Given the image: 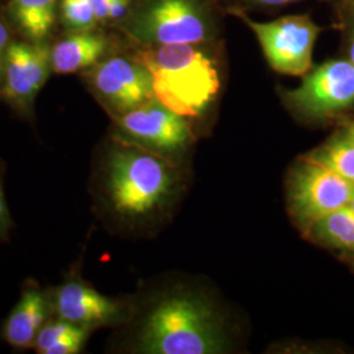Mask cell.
<instances>
[{"mask_svg": "<svg viewBox=\"0 0 354 354\" xmlns=\"http://www.w3.org/2000/svg\"><path fill=\"white\" fill-rule=\"evenodd\" d=\"M131 0H111L109 11H108V20L109 19H120L127 13Z\"/></svg>", "mask_w": 354, "mask_h": 354, "instance_id": "44dd1931", "label": "cell"}, {"mask_svg": "<svg viewBox=\"0 0 354 354\" xmlns=\"http://www.w3.org/2000/svg\"><path fill=\"white\" fill-rule=\"evenodd\" d=\"M51 67V51L41 44H11L4 58L3 93L12 102H29L45 84Z\"/></svg>", "mask_w": 354, "mask_h": 354, "instance_id": "30bf717a", "label": "cell"}, {"mask_svg": "<svg viewBox=\"0 0 354 354\" xmlns=\"http://www.w3.org/2000/svg\"><path fill=\"white\" fill-rule=\"evenodd\" d=\"M155 99L183 117H198L214 100L221 79L214 61L194 44L159 45L143 51Z\"/></svg>", "mask_w": 354, "mask_h": 354, "instance_id": "6da1fadb", "label": "cell"}, {"mask_svg": "<svg viewBox=\"0 0 354 354\" xmlns=\"http://www.w3.org/2000/svg\"><path fill=\"white\" fill-rule=\"evenodd\" d=\"M54 308L59 319L87 328L113 323L121 311L112 299L75 279L66 282L57 290Z\"/></svg>", "mask_w": 354, "mask_h": 354, "instance_id": "8fae6325", "label": "cell"}, {"mask_svg": "<svg viewBox=\"0 0 354 354\" xmlns=\"http://www.w3.org/2000/svg\"><path fill=\"white\" fill-rule=\"evenodd\" d=\"M342 133L354 143V120H348L340 127Z\"/></svg>", "mask_w": 354, "mask_h": 354, "instance_id": "d4e9b609", "label": "cell"}, {"mask_svg": "<svg viewBox=\"0 0 354 354\" xmlns=\"http://www.w3.org/2000/svg\"><path fill=\"white\" fill-rule=\"evenodd\" d=\"M306 234L320 245L354 254V213L348 205L319 218Z\"/></svg>", "mask_w": 354, "mask_h": 354, "instance_id": "5bb4252c", "label": "cell"}, {"mask_svg": "<svg viewBox=\"0 0 354 354\" xmlns=\"http://www.w3.org/2000/svg\"><path fill=\"white\" fill-rule=\"evenodd\" d=\"M62 13L64 23L77 30H87L99 21L91 0H64Z\"/></svg>", "mask_w": 354, "mask_h": 354, "instance_id": "e0dca14e", "label": "cell"}, {"mask_svg": "<svg viewBox=\"0 0 354 354\" xmlns=\"http://www.w3.org/2000/svg\"><path fill=\"white\" fill-rule=\"evenodd\" d=\"M118 127L127 143L165 158L185 150L193 138L185 117L156 99L122 113Z\"/></svg>", "mask_w": 354, "mask_h": 354, "instance_id": "52a82bcc", "label": "cell"}, {"mask_svg": "<svg viewBox=\"0 0 354 354\" xmlns=\"http://www.w3.org/2000/svg\"><path fill=\"white\" fill-rule=\"evenodd\" d=\"M251 4L256 6H283V4H289V3H295V1H301V0H245Z\"/></svg>", "mask_w": 354, "mask_h": 354, "instance_id": "cb8c5ba5", "label": "cell"}, {"mask_svg": "<svg viewBox=\"0 0 354 354\" xmlns=\"http://www.w3.org/2000/svg\"><path fill=\"white\" fill-rule=\"evenodd\" d=\"M140 349L153 354H207L222 351L221 332L209 306L177 295L158 304L140 332Z\"/></svg>", "mask_w": 354, "mask_h": 354, "instance_id": "7a4b0ae2", "label": "cell"}, {"mask_svg": "<svg viewBox=\"0 0 354 354\" xmlns=\"http://www.w3.org/2000/svg\"><path fill=\"white\" fill-rule=\"evenodd\" d=\"M8 226H10V213H8L6 197H4L1 183H0V238L6 234Z\"/></svg>", "mask_w": 354, "mask_h": 354, "instance_id": "ffe728a7", "label": "cell"}, {"mask_svg": "<svg viewBox=\"0 0 354 354\" xmlns=\"http://www.w3.org/2000/svg\"><path fill=\"white\" fill-rule=\"evenodd\" d=\"M48 299L42 291L35 286L26 288L4 326L7 342L15 348L33 345L48 317Z\"/></svg>", "mask_w": 354, "mask_h": 354, "instance_id": "7c38bea8", "label": "cell"}, {"mask_svg": "<svg viewBox=\"0 0 354 354\" xmlns=\"http://www.w3.org/2000/svg\"><path fill=\"white\" fill-rule=\"evenodd\" d=\"M342 21H344V42L345 53L352 64H354V0H345L342 8Z\"/></svg>", "mask_w": 354, "mask_h": 354, "instance_id": "d6986e66", "label": "cell"}, {"mask_svg": "<svg viewBox=\"0 0 354 354\" xmlns=\"http://www.w3.org/2000/svg\"><path fill=\"white\" fill-rule=\"evenodd\" d=\"M286 100L306 118L330 120L354 109V64L348 58L329 59L310 70Z\"/></svg>", "mask_w": 354, "mask_h": 354, "instance_id": "277c9868", "label": "cell"}, {"mask_svg": "<svg viewBox=\"0 0 354 354\" xmlns=\"http://www.w3.org/2000/svg\"><path fill=\"white\" fill-rule=\"evenodd\" d=\"M138 36L153 44H200L209 33V19L198 0H153L142 13Z\"/></svg>", "mask_w": 354, "mask_h": 354, "instance_id": "ba28073f", "label": "cell"}, {"mask_svg": "<svg viewBox=\"0 0 354 354\" xmlns=\"http://www.w3.org/2000/svg\"><path fill=\"white\" fill-rule=\"evenodd\" d=\"M83 328H87V327H82L64 319H59L41 328L35 342V348L37 349L38 353L46 354L54 344L62 342L66 337L75 335Z\"/></svg>", "mask_w": 354, "mask_h": 354, "instance_id": "ac0fdd59", "label": "cell"}, {"mask_svg": "<svg viewBox=\"0 0 354 354\" xmlns=\"http://www.w3.org/2000/svg\"><path fill=\"white\" fill-rule=\"evenodd\" d=\"M7 41H8V33H7V29L6 26H3L0 23V74H1V70H3V66H4V50H6V46H7Z\"/></svg>", "mask_w": 354, "mask_h": 354, "instance_id": "603a6c76", "label": "cell"}, {"mask_svg": "<svg viewBox=\"0 0 354 354\" xmlns=\"http://www.w3.org/2000/svg\"><path fill=\"white\" fill-rule=\"evenodd\" d=\"M104 38L89 33L73 35L54 46L51 66L57 74H71L96 64L104 54Z\"/></svg>", "mask_w": 354, "mask_h": 354, "instance_id": "4fadbf2b", "label": "cell"}, {"mask_svg": "<svg viewBox=\"0 0 354 354\" xmlns=\"http://www.w3.org/2000/svg\"><path fill=\"white\" fill-rule=\"evenodd\" d=\"M307 158L354 184V143L342 130Z\"/></svg>", "mask_w": 354, "mask_h": 354, "instance_id": "9a60e30c", "label": "cell"}, {"mask_svg": "<svg viewBox=\"0 0 354 354\" xmlns=\"http://www.w3.org/2000/svg\"><path fill=\"white\" fill-rule=\"evenodd\" d=\"M93 10L96 13V17L99 21L108 20V11H109V3L111 0H91Z\"/></svg>", "mask_w": 354, "mask_h": 354, "instance_id": "7402d4cb", "label": "cell"}, {"mask_svg": "<svg viewBox=\"0 0 354 354\" xmlns=\"http://www.w3.org/2000/svg\"><path fill=\"white\" fill-rule=\"evenodd\" d=\"M106 187L115 212L142 216L165 203L174 185V171L167 158L127 143L111 152Z\"/></svg>", "mask_w": 354, "mask_h": 354, "instance_id": "3957f363", "label": "cell"}, {"mask_svg": "<svg viewBox=\"0 0 354 354\" xmlns=\"http://www.w3.org/2000/svg\"><path fill=\"white\" fill-rule=\"evenodd\" d=\"M241 17L252 29L273 70L291 76L304 75L311 70L320 28L310 16H283L269 23H257L244 15Z\"/></svg>", "mask_w": 354, "mask_h": 354, "instance_id": "5b68a950", "label": "cell"}, {"mask_svg": "<svg viewBox=\"0 0 354 354\" xmlns=\"http://www.w3.org/2000/svg\"><path fill=\"white\" fill-rule=\"evenodd\" d=\"M92 80L96 91L121 113L155 99L150 71L127 58L115 57L99 64Z\"/></svg>", "mask_w": 354, "mask_h": 354, "instance_id": "9c48e42d", "label": "cell"}, {"mask_svg": "<svg viewBox=\"0 0 354 354\" xmlns=\"http://www.w3.org/2000/svg\"><path fill=\"white\" fill-rule=\"evenodd\" d=\"M353 193L354 184L306 158L289 180L291 214L306 232L319 218L348 205Z\"/></svg>", "mask_w": 354, "mask_h": 354, "instance_id": "8992f818", "label": "cell"}, {"mask_svg": "<svg viewBox=\"0 0 354 354\" xmlns=\"http://www.w3.org/2000/svg\"><path fill=\"white\" fill-rule=\"evenodd\" d=\"M57 0H13L12 12L26 35L35 41L46 37L54 23Z\"/></svg>", "mask_w": 354, "mask_h": 354, "instance_id": "2e32d148", "label": "cell"}, {"mask_svg": "<svg viewBox=\"0 0 354 354\" xmlns=\"http://www.w3.org/2000/svg\"><path fill=\"white\" fill-rule=\"evenodd\" d=\"M348 206L351 207V210L354 213V193L353 196H352V198H351V200H349V203H348Z\"/></svg>", "mask_w": 354, "mask_h": 354, "instance_id": "484cf974", "label": "cell"}]
</instances>
